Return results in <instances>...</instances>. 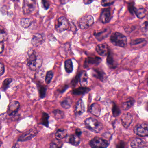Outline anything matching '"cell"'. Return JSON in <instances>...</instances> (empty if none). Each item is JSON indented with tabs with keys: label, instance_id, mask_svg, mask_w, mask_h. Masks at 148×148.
<instances>
[{
	"label": "cell",
	"instance_id": "7bdbcfd3",
	"mask_svg": "<svg viewBox=\"0 0 148 148\" xmlns=\"http://www.w3.org/2000/svg\"><path fill=\"white\" fill-rule=\"evenodd\" d=\"M128 7H129V11H130V12L132 14L135 13V11L136 8L134 7L133 4H130Z\"/></svg>",
	"mask_w": 148,
	"mask_h": 148
},
{
	"label": "cell",
	"instance_id": "60d3db41",
	"mask_svg": "<svg viewBox=\"0 0 148 148\" xmlns=\"http://www.w3.org/2000/svg\"><path fill=\"white\" fill-rule=\"evenodd\" d=\"M114 0H102L101 5L103 6H109L113 4Z\"/></svg>",
	"mask_w": 148,
	"mask_h": 148
},
{
	"label": "cell",
	"instance_id": "4fadbf2b",
	"mask_svg": "<svg viewBox=\"0 0 148 148\" xmlns=\"http://www.w3.org/2000/svg\"><path fill=\"white\" fill-rule=\"evenodd\" d=\"M101 59L99 57H90L86 59L84 63V67H89L90 66L97 65L101 62Z\"/></svg>",
	"mask_w": 148,
	"mask_h": 148
},
{
	"label": "cell",
	"instance_id": "ba28073f",
	"mask_svg": "<svg viewBox=\"0 0 148 148\" xmlns=\"http://www.w3.org/2000/svg\"><path fill=\"white\" fill-rule=\"evenodd\" d=\"M94 23V19L90 15L84 16L80 19L79 21V26L81 29L89 28Z\"/></svg>",
	"mask_w": 148,
	"mask_h": 148
},
{
	"label": "cell",
	"instance_id": "f907efd6",
	"mask_svg": "<svg viewBox=\"0 0 148 148\" xmlns=\"http://www.w3.org/2000/svg\"><path fill=\"white\" fill-rule=\"evenodd\" d=\"M147 85H148V81H147Z\"/></svg>",
	"mask_w": 148,
	"mask_h": 148
},
{
	"label": "cell",
	"instance_id": "4316f807",
	"mask_svg": "<svg viewBox=\"0 0 148 148\" xmlns=\"http://www.w3.org/2000/svg\"><path fill=\"white\" fill-rule=\"evenodd\" d=\"M64 67L67 73H71L73 71V65L72 61L71 59L66 60L65 61Z\"/></svg>",
	"mask_w": 148,
	"mask_h": 148
},
{
	"label": "cell",
	"instance_id": "277c9868",
	"mask_svg": "<svg viewBox=\"0 0 148 148\" xmlns=\"http://www.w3.org/2000/svg\"><path fill=\"white\" fill-rule=\"evenodd\" d=\"M37 8L36 0H24L23 6V13L29 15L33 13Z\"/></svg>",
	"mask_w": 148,
	"mask_h": 148
},
{
	"label": "cell",
	"instance_id": "52a82bcc",
	"mask_svg": "<svg viewBox=\"0 0 148 148\" xmlns=\"http://www.w3.org/2000/svg\"><path fill=\"white\" fill-rule=\"evenodd\" d=\"M38 133L37 129L36 128H33L30 129L29 130L23 133L18 139V142H26L32 139L34 137L36 136Z\"/></svg>",
	"mask_w": 148,
	"mask_h": 148
},
{
	"label": "cell",
	"instance_id": "bcb514c9",
	"mask_svg": "<svg viewBox=\"0 0 148 148\" xmlns=\"http://www.w3.org/2000/svg\"><path fill=\"white\" fill-rule=\"evenodd\" d=\"M0 49H1V53L4 50V44L3 42H1Z\"/></svg>",
	"mask_w": 148,
	"mask_h": 148
},
{
	"label": "cell",
	"instance_id": "30bf717a",
	"mask_svg": "<svg viewBox=\"0 0 148 148\" xmlns=\"http://www.w3.org/2000/svg\"><path fill=\"white\" fill-rule=\"evenodd\" d=\"M112 18L111 11L110 8H105L102 10L100 16V20L103 24L109 23Z\"/></svg>",
	"mask_w": 148,
	"mask_h": 148
},
{
	"label": "cell",
	"instance_id": "9c48e42d",
	"mask_svg": "<svg viewBox=\"0 0 148 148\" xmlns=\"http://www.w3.org/2000/svg\"><path fill=\"white\" fill-rule=\"evenodd\" d=\"M136 135L139 136H148V123H142L136 125L133 129Z\"/></svg>",
	"mask_w": 148,
	"mask_h": 148
},
{
	"label": "cell",
	"instance_id": "8992f818",
	"mask_svg": "<svg viewBox=\"0 0 148 148\" xmlns=\"http://www.w3.org/2000/svg\"><path fill=\"white\" fill-rule=\"evenodd\" d=\"M89 144L92 148H106L109 145V143L107 140L97 137L92 139Z\"/></svg>",
	"mask_w": 148,
	"mask_h": 148
},
{
	"label": "cell",
	"instance_id": "ffe728a7",
	"mask_svg": "<svg viewBox=\"0 0 148 148\" xmlns=\"http://www.w3.org/2000/svg\"><path fill=\"white\" fill-rule=\"evenodd\" d=\"M90 90V88L86 86H81L77 89L73 90L72 93L73 95L79 96V95H83V94L88 93Z\"/></svg>",
	"mask_w": 148,
	"mask_h": 148
},
{
	"label": "cell",
	"instance_id": "8d00e7d4",
	"mask_svg": "<svg viewBox=\"0 0 148 148\" xmlns=\"http://www.w3.org/2000/svg\"><path fill=\"white\" fill-rule=\"evenodd\" d=\"M53 73L52 71H48L45 77V81L47 84H49L51 83L53 77Z\"/></svg>",
	"mask_w": 148,
	"mask_h": 148
},
{
	"label": "cell",
	"instance_id": "3957f363",
	"mask_svg": "<svg viewBox=\"0 0 148 148\" xmlns=\"http://www.w3.org/2000/svg\"><path fill=\"white\" fill-rule=\"evenodd\" d=\"M111 43L116 46L125 47L127 45V39L126 37L120 33H114L110 37Z\"/></svg>",
	"mask_w": 148,
	"mask_h": 148
},
{
	"label": "cell",
	"instance_id": "603a6c76",
	"mask_svg": "<svg viewBox=\"0 0 148 148\" xmlns=\"http://www.w3.org/2000/svg\"><path fill=\"white\" fill-rule=\"evenodd\" d=\"M101 111L100 106L97 103H94L91 106L90 108V112L94 116H99Z\"/></svg>",
	"mask_w": 148,
	"mask_h": 148
},
{
	"label": "cell",
	"instance_id": "f1b7e54d",
	"mask_svg": "<svg viewBox=\"0 0 148 148\" xmlns=\"http://www.w3.org/2000/svg\"><path fill=\"white\" fill-rule=\"evenodd\" d=\"M54 118L57 119H61L64 118L65 114L64 112L59 110H55L53 111Z\"/></svg>",
	"mask_w": 148,
	"mask_h": 148
},
{
	"label": "cell",
	"instance_id": "681fc988",
	"mask_svg": "<svg viewBox=\"0 0 148 148\" xmlns=\"http://www.w3.org/2000/svg\"><path fill=\"white\" fill-rule=\"evenodd\" d=\"M12 1H18V0H12Z\"/></svg>",
	"mask_w": 148,
	"mask_h": 148
},
{
	"label": "cell",
	"instance_id": "2e32d148",
	"mask_svg": "<svg viewBox=\"0 0 148 148\" xmlns=\"http://www.w3.org/2000/svg\"><path fill=\"white\" fill-rule=\"evenodd\" d=\"M45 40V37L41 34H34L32 39V43L34 46H38L41 45Z\"/></svg>",
	"mask_w": 148,
	"mask_h": 148
},
{
	"label": "cell",
	"instance_id": "c3c4849f",
	"mask_svg": "<svg viewBox=\"0 0 148 148\" xmlns=\"http://www.w3.org/2000/svg\"><path fill=\"white\" fill-rule=\"evenodd\" d=\"M92 0H84V2L86 4H89L91 3Z\"/></svg>",
	"mask_w": 148,
	"mask_h": 148
},
{
	"label": "cell",
	"instance_id": "7402d4cb",
	"mask_svg": "<svg viewBox=\"0 0 148 148\" xmlns=\"http://www.w3.org/2000/svg\"><path fill=\"white\" fill-rule=\"evenodd\" d=\"M67 135V130L65 129H60L55 133V136L57 140H60L66 137Z\"/></svg>",
	"mask_w": 148,
	"mask_h": 148
},
{
	"label": "cell",
	"instance_id": "cb8c5ba5",
	"mask_svg": "<svg viewBox=\"0 0 148 148\" xmlns=\"http://www.w3.org/2000/svg\"><path fill=\"white\" fill-rule=\"evenodd\" d=\"M79 137L76 134L71 135L69 137V143L74 146H78L80 143Z\"/></svg>",
	"mask_w": 148,
	"mask_h": 148
},
{
	"label": "cell",
	"instance_id": "d590c367",
	"mask_svg": "<svg viewBox=\"0 0 148 148\" xmlns=\"http://www.w3.org/2000/svg\"><path fill=\"white\" fill-rule=\"evenodd\" d=\"M107 63L108 65L111 68H114L116 66H114V61H113V58L112 56L111 53L109 52L107 58Z\"/></svg>",
	"mask_w": 148,
	"mask_h": 148
},
{
	"label": "cell",
	"instance_id": "8fae6325",
	"mask_svg": "<svg viewBox=\"0 0 148 148\" xmlns=\"http://www.w3.org/2000/svg\"><path fill=\"white\" fill-rule=\"evenodd\" d=\"M20 108V103L18 101H14L11 102L8 106L7 109L8 114L9 116H13L18 111Z\"/></svg>",
	"mask_w": 148,
	"mask_h": 148
},
{
	"label": "cell",
	"instance_id": "74e56055",
	"mask_svg": "<svg viewBox=\"0 0 148 148\" xmlns=\"http://www.w3.org/2000/svg\"><path fill=\"white\" fill-rule=\"evenodd\" d=\"M47 88L45 86H41L39 88L40 97L41 98H44L46 96Z\"/></svg>",
	"mask_w": 148,
	"mask_h": 148
},
{
	"label": "cell",
	"instance_id": "5b68a950",
	"mask_svg": "<svg viewBox=\"0 0 148 148\" xmlns=\"http://www.w3.org/2000/svg\"><path fill=\"white\" fill-rule=\"evenodd\" d=\"M69 24L66 18L61 17L59 18L55 25V29L58 32H62L66 31L69 27Z\"/></svg>",
	"mask_w": 148,
	"mask_h": 148
},
{
	"label": "cell",
	"instance_id": "44dd1931",
	"mask_svg": "<svg viewBox=\"0 0 148 148\" xmlns=\"http://www.w3.org/2000/svg\"><path fill=\"white\" fill-rule=\"evenodd\" d=\"M131 146L132 148H143L145 147V143L143 139L136 138L131 143Z\"/></svg>",
	"mask_w": 148,
	"mask_h": 148
},
{
	"label": "cell",
	"instance_id": "7a4b0ae2",
	"mask_svg": "<svg viewBox=\"0 0 148 148\" xmlns=\"http://www.w3.org/2000/svg\"><path fill=\"white\" fill-rule=\"evenodd\" d=\"M85 125L88 130L95 133L100 132L103 128V125L99 121L93 118H88L85 120Z\"/></svg>",
	"mask_w": 148,
	"mask_h": 148
},
{
	"label": "cell",
	"instance_id": "b9f144b4",
	"mask_svg": "<svg viewBox=\"0 0 148 148\" xmlns=\"http://www.w3.org/2000/svg\"><path fill=\"white\" fill-rule=\"evenodd\" d=\"M42 5H43V7L45 9L47 10L48 9L50 6V4L47 0H42Z\"/></svg>",
	"mask_w": 148,
	"mask_h": 148
},
{
	"label": "cell",
	"instance_id": "f546056e",
	"mask_svg": "<svg viewBox=\"0 0 148 148\" xmlns=\"http://www.w3.org/2000/svg\"><path fill=\"white\" fill-rule=\"evenodd\" d=\"M49 118V115L46 112H43L42 117H41V122H40L41 124L46 126L47 127H48L49 126V121H48Z\"/></svg>",
	"mask_w": 148,
	"mask_h": 148
},
{
	"label": "cell",
	"instance_id": "9a60e30c",
	"mask_svg": "<svg viewBox=\"0 0 148 148\" xmlns=\"http://www.w3.org/2000/svg\"><path fill=\"white\" fill-rule=\"evenodd\" d=\"M85 111V107L84 103L83 100L80 99L78 101L75 107V115L76 116H80L84 113Z\"/></svg>",
	"mask_w": 148,
	"mask_h": 148
},
{
	"label": "cell",
	"instance_id": "5bb4252c",
	"mask_svg": "<svg viewBox=\"0 0 148 148\" xmlns=\"http://www.w3.org/2000/svg\"><path fill=\"white\" fill-rule=\"evenodd\" d=\"M96 50L99 55L103 57L108 55L109 52V48L106 44H101L97 46Z\"/></svg>",
	"mask_w": 148,
	"mask_h": 148
},
{
	"label": "cell",
	"instance_id": "ac0fdd59",
	"mask_svg": "<svg viewBox=\"0 0 148 148\" xmlns=\"http://www.w3.org/2000/svg\"><path fill=\"white\" fill-rule=\"evenodd\" d=\"M92 75L94 77L99 79L102 82H104L106 80V74L99 69H93L92 72Z\"/></svg>",
	"mask_w": 148,
	"mask_h": 148
},
{
	"label": "cell",
	"instance_id": "4dcf8cb0",
	"mask_svg": "<svg viewBox=\"0 0 148 148\" xmlns=\"http://www.w3.org/2000/svg\"><path fill=\"white\" fill-rule=\"evenodd\" d=\"M134 102H135L133 99H131V100L124 102L122 104V108L124 110H129L133 106Z\"/></svg>",
	"mask_w": 148,
	"mask_h": 148
},
{
	"label": "cell",
	"instance_id": "816d5d0a",
	"mask_svg": "<svg viewBox=\"0 0 148 148\" xmlns=\"http://www.w3.org/2000/svg\"><path fill=\"white\" fill-rule=\"evenodd\" d=\"M147 18H148V15H147Z\"/></svg>",
	"mask_w": 148,
	"mask_h": 148
},
{
	"label": "cell",
	"instance_id": "ee69618b",
	"mask_svg": "<svg viewBox=\"0 0 148 148\" xmlns=\"http://www.w3.org/2000/svg\"><path fill=\"white\" fill-rule=\"evenodd\" d=\"M0 71H1L0 75L1 76L4 74L5 71V66H4V64L2 63H1V70H0Z\"/></svg>",
	"mask_w": 148,
	"mask_h": 148
},
{
	"label": "cell",
	"instance_id": "e0dca14e",
	"mask_svg": "<svg viewBox=\"0 0 148 148\" xmlns=\"http://www.w3.org/2000/svg\"><path fill=\"white\" fill-rule=\"evenodd\" d=\"M79 82L80 85L83 86H86L88 84V77L85 71H82L78 73Z\"/></svg>",
	"mask_w": 148,
	"mask_h": 148
},
{
	"label": "cell",
	"instance_id": "7dc6e473",
	"mask_svg": "<svg viewBox=\"0 0 148 148\" xmlns=\"http://www.w3.org/2000/svg\"><path fill=\"white\" fill-rule=\"evenodd\" d=\"M124 145H125L124 144V143L120 142V143L119 144L117 147H119V148H123V147H124Z\"/></svg>",
	"mask_w": 148,
	"mask_h": 148
},
{
	"label": "cell",
	"instance_id": "f35d334b",
	"mask_svg": "<svg viewBox=\"0 0 148 148\" xmlns=\"http://www.w3.org/2000/svg\"><path fill=\"white\" fill-rule=\"evenodd\" d=\"M63 145V144L60 142L59 140H58V141H53L50 144V148H60Z\"/></svg>",
	"mask_w": 148,
	"mask_h": 148
},
{
	"label": "cell",
	"instance_id": "e575fe53",
	"mask_svg": "<svg viewBox=\"0 0 148 148\" xmlns=\"http://www.w3.org/2000/svg\"><path fill=\"white\" fill-rule=\"evenodd\" d=\"M112 115L114 117L117 116L121 112L120 109L116 104L113 103L112 106Z\"/></svg>",
	"mask_w": 148,
	"mask_h": 148
},
{
	"label": "cell",
	"instance_id": "83f0119b",
	"mask_svg": "<svg viewBox=\"0 0 148 148\" xmlns=\"http://www.w3.org/2000/svg\"><path fill=\"white\" fill-rule=\"evenodd\" d=\"M135 14L137 17L139 19H143L145 17L146 14V11L144 8H139L136 9L135 11Z\"/></svg>",
	"mask_w": 148,
	"mask_h": 148
},
{
	"label": "cell",
	"instance_id": "7c38bea8",
	"mask_svg": "<svg viewBox=\"0 0 148 148\" xmlns=\"http://www.w3.org/2000/svg\"><path fill=\"white\" fill-rule=\"evenodd\" d=\"M133 120L132 116L131 113H126L123 114L121 117L122 125L126 128H129Z\"/></svg>",
	"mask_w": 148,
	"mask_h": 148
},
{
	"label": "cell",
	"instance_id": "d6a6232c",
	"mask_svg": "<svg viewBox=\"0 0 148 148\" xmlns=\"http://www.w3.org/2000/svg\"><path fill=\"white\" fill-rule=\"evenodd\" d=\"M13 79L12 78H7L3 81L2 83V87H1V90L2 91H5L10 85V84L12 83Z\"/></svg>",
	"mask_w": 148,
	"mask_h": 148
},
{
	"label": "cell",
	"instance_id": "db71d44e",
	"mask_svg": "<svg viewBox=\"0 0 148 148\" xmlns=\"http://www.w3.org/2000/svg\"><path fill=\"white\" fill-rule=\"evenodd\" d=\"M129 1H131V0H129Z\"/></svg>",
	"mask_w": 148,
	"mask_h": 148
},
{
	"label": "cell",
	"instance_id": "d6986e66",
	"mask_svg": "<svg viewBox=\"0 0 148 148\" xmlns=\"http://www.w3.org/2000/svg\"><path fill=\"white\" fill-rule=\"evenodd\" d=\"M147 41L143 38H138L133 40L130 42V45L134 48H140L145 45Z\"/></svg>",
	"mask_w": 148,
	"mask_h": 148
},
{
	"label": "cell",
	"instance_id": "f5cc1de1",
	"mask_svg": "<svg viewBox=\"0 0 148 148\" xmlns=\"http://www.w3.org/2000/svg\"><path fill=\"white\" fill-rule=\"evenodd\" d=\"M61 1H64V0H61Z\"/></svg>",
	"mask_w": 148,
	"mask_h": 148
},
{
	"label": "cell",
	"instance_id": "484cf974",
	"mask_svg": "<svg viewBox=\"0 0 148 148\" xmlns=\"http://www.w3.org/2000/svg\"><path fill=\"white\" fill-rule=\"evenodd\" d=\"M109 33H110V32H109L108 30L106 29L104 31L94 34V35L97 39L99 40H101L107 37Z\"/></svg>",
	"mask_w": 148,
	"mask_h": 148
},
{
	"label": "cell",
	"instance_id": "6da1fadb",
	"mask_svg": "<svg viewBox=\"0 0 148 148\" xmlns=\"http://www.w3.org/2000/svg\"><path fill=\"white\" fill-rule=\"evenodd\" d=\"M41 58L34 51H31L28 53L27 66L32 71H36L42 64Z\"/></svg>",
	"mask_w": 148,
	"mask_h": 148
},
{
	"label": "cell",
	"instance_id": "ab89813d",
	"mask_svg": "<svg viewBox=\"0 0 148 148\" xmlns=\"http://www.w3.org/2000/svg\"><path fill=\"white\" fill-rule=\"evenodd\" d=\"M7 39V34L4 29H1V42H3Z\"/></svg>",
	"mask_w": 148,
	"mask_h": 148
},
{
	"label": "cell",
	"instance_id": "f6af8a7d",
	"mask_svg": "<svg viewBox=\"0 0 148 148\" xmlns=\"http://www.w3.org/2000/svg\"><path fill=\"white\" fill-rule=\"evenodd\" d=\"M75 134L78 136H81V134H82V132H81V130L79 129H77L75 131Z\"/></svg>",
	"mask_w": 148,
	"mask_h": 148
},
{
	"label": "cell",
	"instance_id": "836d02e7",
	"mask_svg": "<svg viewBox=\"0 0 148 148\" xmlns=\"http://www.w3.org/2000/svg\"><path fill=\"white\" fill-rule=\"evenodd\" d=\"M141 30L145 36H148V21H145L141 26Z\"/></svg>",
	"mask_w": 148,
	"mask_h": 148
},
{
	"label": "cell",
	"instance_id": "d4e9b609",
	"mask_svg": "<svg viewBox=\"0 0 148 148\" xmlns=\"http://www.w3.org/2000/svg\"><path fill=\"white\" fill-rule=\"evenodd\" d=\"M73 101L70 97H67L61 101L60 105L65 109H68L71 108L72 104Z\"/></svg>",
	"mask_w": 148,
	"mask_h": 148
},
{
	"label": "cell",
	"instance_id": "1f68e13d",
	"mask_svg": "<svg viewBox=\"0 0 148 148\" xmlns=\"http://www.w3.org/2000/svg\"><path fill=\"white\" fill-rule=\"evenodd\" d=\"M21 25L25 28H28L32 25V21L30 19L22 18L21 20Z\"/></svg>",
	"mask_w": 148,
	"mask_h": 148
}]
</instances>
